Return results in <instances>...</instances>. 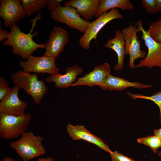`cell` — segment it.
<instances>
[{
  "mask_svg": "<svg viewBox=\"0 0 161 161\" xmlns=\"http://www.w3.org/2000/svg\"><path fill=\"white\" fill-rule=\"evenodd\" d=\"M41 17V15L38 13L37 17L32 20L31 29L27 34L21 31L17 24L12 26L10 27V36L2 41L3 44L5 46H12L13 53L20 55L24 59H27L35 51L38 50V48L46 49L45 44H37L33 40V37L37 35L38 31L32 34L37 21Z\"/></svg>",
  "mask_w": 161,
  "mask_h": 161,
  "instance_id": "cell-1",
  "label": "cell"
},
{
  "mask_svg": "<svg viewBox=\"0 0 161 161\" xmlns=\"http://www.w3.org/2000/svg\"><path fill=\"white\" fill-rule=\"evenodd\" d=\"M44 139L43 137L36 136L31 131H26L19 139L11 141L10 146L23 161H29L45 154L42 144Z\"/></svg>",
  "mask_w": 161,
  "mask_h": 161,
  "instance_id": "cell-2",
  "label": "cell"
},
{
  "mask_svg": "<svg viewBox=\"0 0 161 161\" xmlns=\"http://www.w3.org/2000/svg\"><path fill=\"white\" fill-rule=\"evenodd\" d=\"M11 77L15 86L24 89L33 98L34 102L39 104L48 89L42 80H39L37 74H31L19 70L13 73Z\"/></svg>",
  "mask_w": 161,
  "mask_h": 161,
  "instance_id": "cell-3",
  "label": "cell"
},
{
  "mask_svg": "<svg viewBox=\"0 0 161 161\" xmlns=\"http://www.w3.org/2000/svg\"><path fill=\"white\" fill-rule=\"evenodd\" d=\"M31 119L30 113L20 116L0 114V137L5 140L18 138L28 129Z\"/></svg>",
  "mask_w": 161,
  "mask_h": 161,
  "instance_id": "cell-4",
  "label": "cell"
},
{
  "mask_svg": "<svg viewBox=\"0 0 161 161\" xmlns=\"http://www.w3.org/2000/svg\"><path fill=\"white\" fill-rule=\"evenodd\" d=\"M50 13L51 18L53 20L65 24L68 27L83 34L91 23L81 18L76 9L71 6H60Z\"/></svg>",
  "mask_w": 161,
  "mask_h": 161,
  "instance_id": "cell-5",
  "label": "cell"
},
{
  "mask_svg": "<svg viewBox=\"0 0 161 161\" xmlns=\"http://www.w3.org/2000/svg\"><path fill=\"white\" fill-rule=\"evenodd\" d=\"M123 16L117 8L103 13L89 24L85 32L80 38V45L84 49L90 48V44L93 39L96 40L97 35L102 28L110 21L117 19H121Z\"/></svg>",
  "mask_w": 161,
  "mask_h": 161,
  "instance_id": "cell-6",
  "label": "cell"
},
{
  "mask_svg": "<svg viewBox=\"0 0 161 161\" xmlns=\"http://www.w3.org/2000/svg\"><path fill=\"white\" fill-rule=\"evenodd\" d=\"M142 32L141 38L147 48L148 53L145 58L141 60L135 68L146 67L151 68L154 66L161 68V43L155 41L144 29L142 21L138 20L135 24Z\"/></svg>",
  "mask_w": 161,
  "mask_h": 161,
  "instance_id": "cell-7",
  "label": "cell"
},
{
  "mask_svg": "<svg viewBox=\"0 0 161 161\" xmlns=\"http://www.w3.org/2000/svg\"><path fill=\"white\" fill-rule=\"evenodd\" d=\"M140 31L136 25H131L124 27L122 32L125 42V53L129 55V66L131 69L135 68V60L143 59L146 56L145 52L141 49L140 41L137 35Z\"/></svg>",
  "mask_w": 161,
  "mask_h": 161,
  "instance_id": "cell-8",
  "label": "cell"
},
{
  "mask_svg": "<svg viewBox=\"0 0 161 161\" xmlns=\"http://www.w3.org/2000/svg\"><path fill=\"white\" fill-rule=\"evenodd\" d=\"M19 64L24 71L29 73H47L53 75L60 71L56 66L55 59L44 55L41 57L31 55L26 61H20Z\"/></svg>",
  "mask_w": 161,
  "mask_h": 161,
  "instance_id": "cell-9",
  "label": "cell"
},
{
  "mask_svg": "<svg viewBox=\"0 0 161 161\" xmlns=\"http://www.w3.org/2000/svg\"><path fill=\"white\" fill-rule=\"evenodd\" d=\"M0 17L4 20L7 27L17 24L26 15L21 0H1Z\"/></svg>",
  "mask_w": 161,
  "mask_h": 161,
  "instance_id": "cell-10",
  "label": "cell"
},
{
  "mask_svg": "<svg viewBox=\"0 0 161 161\" xmlns=\"http://www.w3.org/2000/svg\"><path fill=\"white\" fill-rule=\"evenodd\" d=\"M20 88L16 86L12 88L6 96L0 102V114L20 116L25 114L27 103L18 96Z\"/></svg>",
  "mask_w": 161,
  "mask_h": 161,
  "instance_id": "cell-11",
  "label": "cell"
},
{
  "mask_svg": "<svg viewBox=\"0 0 161 161\" xmlns=\"http://www.w3.org/2000/svg\"><path fill=\"white\" fill-rule=\"evenodd\" d=\"M68 41V35L65 30L60 27H54L45 44L46 50L44 55L55 59L63 51Z\"/></svg>",
  "mask_w": 161,
  "mask_h": 161,
  "instance_id": "cell-12",
  "label": "cell"
},
{
  "mask_svg": "<svg viewBox=\"0 0 161 161\" xmlns=\"http://www.w3.org/2000/svg\"><path fill=\"white\" fill-rule=\"evenodd\" d=\"M66 131L70 137L73 140H83L95 145L109 153L112 151L103 140L91 133L83 125H74L69 123L66 126Z\"/></svg>",
  "mask_w": 161,
  "mask_h": 161,
  "instance_id": "cell-13",
  "label": "cell"
},
{
  "mask_svg": "<svg viewBox=\"0 0 161 161\" xmlns=\"http://www.w3.org/2000/svg\"><path fill=\"white\" fill-rule=\"evenodd\" d=\"M111 73L110 66L107 63L95 66L91 72L77 78V80L71 86L74 87L80 85H87L90 87L95 85L99 86Z\"/></svg>",
  "mask_w": 161,
  "mask_h": 161,
  "instance_id": "cell-14",
  "label": "cell"
},
{
  "mask_svg": "<svg viewBox=\"0 0 161 161\" xmlns=\"http://www.w3.org/2000/svg\"><path fill=\"white\" fill-rule=\"evenodd\" d=\"M103 90L122 91L127 88L145 89L152 86L151 84H145L137 82H130L120 77L108 75L99 86Z\"/></svg>",
  "mask_w": 161,
  "mask_h": 161,
  "instance_id": "cell-15",
  "label": "cell"
},
{
  "mask_svg": "<svg viewBox=\"0 0 161 161\" xmlns=\"http://www.w3.org/2000/svg\"><path fill=\"white\" fill-rule=\"evenodd\" d=\"M65 71L63 75L59 73L49 76L46 79V81L48 83H55L56 88L65 89L71 86L76 81L77 76L83 72V69L76 65L66 68Z\"/></svg>",
  "mask_w": 161,
  "mask_h": 161,
  "instance_id": "cell-16",
  "label": "cell"
},
{
  "mask_svg": "<svg viewBox=\"0 0 161 161\" xmlns=\"http://www.w3.org/2000/svg\"><path fill=\"white\" fill-rule=\"evenodd\" d=\"M100 0H70L65 2L64 6L75 8L78 14L87 21L95 16Z\"/></svg>",
  "mask_w": 161,
  "mask_h": 161,
  "instance_id": "cell-17",
  "label": "cell"
},
{
  "mask_svg": "<svg viewBox=\"0 0 161 161\" xmlns=\"http://www.w3.org/2000/svg\"><path fill=\"white\" fill-rule=\"evenodd\" d=\"M125 42L122 32L116 30L114 37L108 40L104 46L114 51L117 56V63L114 66L115 71H120L122 69L124 65L125 56Z\"/></svg>",
  "mask_w": 161,
  "mask_h": 161,
  "instance_id": "cell-18",
  "label": "cell"
},
{
  "mask_svg": "<svg viewBox=\"0 0 161 161\" xmlns=\"http://www.w3.org/2000/svg\"><path fill=\"white\" fill-rule=\"evenodd\" d=\"M119 8L123 11L133 10L134 6L129 0H100L95 16L97 18L110 9Z\"/></svg>",
  "mask_w": 161,
  "mask_h": 161,
  "instance_id": "cell-19",
  "label": "cell"
},
{
  "mask_svg": "<svg viewBox=\"0 0 161 161\" xmlns=\"http://www.w3.org/2000/svg\"><path fill=\"white\" fill-rule=\"evenodd\" d=\"M26 15L30 16L47 6V0H21Z\"/></svg>",
  "mask_w": 161,
  "mask_h": 161,
  "instance_id": "cell-20",
  "label": "cell"
},
{
  "mask_svg": "<svg viewBox=\"0 0 161 161\" xmlns=\"http://www.w3.org/2000/svg\"><path fill=\"white\" fill-rule=\"evenodd\" d=\"M137 141L139 143L149 146L154 153H156L158 148L161 147V139L156 135L138 138Z\"/></svg>",
  "mask_w": 161,
  "mask_h": 161,
  "instance_id": "cell-21",
  "label": "cell"
},
{
  "mask_svg": "<svg viewBox=\"0 0 161 161\" xmlns=\"http://www.w3.org/2000/svg\"><path fill=\"white\" fill-rule=\"evenodd\" d=\"M127 94L131 99H143L153 101L159 107L160 110L159 120L161 124V90L151 96H145L139 94H134L127 92Z\"/></svg>",
  "mask_w": 161,
  "mask_h": 161,
  "instance_id": "cell-22",
  "label": "cell"
},
{
  "mask_svg": "<svg viewBox=\"0 0 161 161\" xmlns=\"http://www.w3.org/2000/svg\"><path fill=\"white\" fill-rule=\"evenodd\" d=\"M150 36L156 42L161 43V18L151 23L148 30Z\"/></svg>",
  "mask_w": 161,
  "mask_h": 161,
  "instance_id": "cell-23",
  "label": "cell"
},
{
  "mask_svg": "<svg viewBox=\"0 0 161 161\" xmlns=\"http://www.w3.org/2000/svg\"><path fill=\"white\" fill-rule=\"evenodd\" d=\"M142 6L146 12L150 13H155L158 12L155 0H142Z\"/></svg>",
  "mask_w": 161,
  "mask_h": 161,
  "instance_id": "cell-24",
  "label": "cell"
},
{
  "mask_svg": "<svg viewBox=\"0 0 161 161\" xmlns=\"http://www.w3.org/2000/svg\"><path fill=\"white\" fill-rule=\"evenodd\" d=\"M5 78L0 77V100H2L7 95L11 89Z\"/></svg>",
  "mask_w": 161,
  "mask_h": 161,
  "instance_id": "cell-25",
  "label": "cell"
},
{
  "mask_svg": "<svg viewBox=\"0 0 161 161\" xmlns=\"http://www.w3.org/2000/svg\"><path fill=\"white\" fill-rule=\"evenodd\" d=\"M109 154L112 161H137L117 151H112Z\"/></svg>",
  "mask_w": 161,
  "mask_h": 161,
  "instance_id": "cell-26",
  "label": "cell"
},
{
  "mask_svg": "<svg viewBox=\"0 0 161 161\" xmlns=\"http://www.w3.org/2000/svg\"><path fill=\"white\" fill-rule=\"evenodd\" d=\"M63 0H47V9L50 12L55 10L57 7L61 6Z\"/></svg>",
  "mask_w": 161,
  "mask_h": 161,
  "instance_id": "cell-27",
  "label": "cell"
},
{
  "mask_svg": "<svg viewBox=\"0 0 161 161\" xmlns=\"http://www.w3.org/2000/svg\"><path fill=\"white\" fill-rule=\"evenodd\" d=\"M2 21H0V41H3L6 39H8L10 35V32L3 30L1 27V24Z\"/></svg>",
  "mask_w": 161,
  "mask_h": 161,
  "instance_id": "cell-28",
  "label": "cell"
},
{
  "mask_svg": "<svg viewBox=\"0 0 161 161\" xmlns=\"http://www.w3.org/2000/svg\"><path fill=\"white\" fill-rule=\"evenodd\" d=\"M36 161H56L52 157H48L46 158L39 157Z\"/></svg>",
  "mask_w": 161,
  "mask_h": 161,
  "instance_id": "cell-29",
  "label": "cell"
},
{
  "mask_svg": "<svg viewBox=\"0 0 161 161\" xmlns=\"http://www.w3.org/2000/svg\"><path fill=\"white\" fill-rule=\"evenodd\" d=\"M157 10L161 11V0H155Z\"/></svg>",
  "mask_w": 161,
  "mask_h": 161,
  "instance_id": "cell-30",
  "label": "cell"
},
{
  "mask_svg": "<svg viewBox=\"0 0 161 161\" xmlns=\"http://www.w3.org/2000/svg\"><path fill=\"white\" fill-rule=\"evenodd\" d=\"M154 134L161 139V128L154 130Z\"/></svg>",
  "mask_w": 161,
  "mask_h": 161,
  "instance_id": "cell-31",
  "label": "cell"
},
{
  "mask_svg": "<svg viewBox=\"0 0 161 161\" xmlns=\"http://www.w3.org/2000/svg\"><path fill=\"white\" fill-rule=\"evenodd\" d=\"M2 161H16L14 159L9 157H4Z\"/></svg>",
  "mask_w": 161,
  "mask_h": 161,
  "instance_id": "cell-32",
  "label": "cell"
},
{
  "mask_svg": "<svg viewBox=\"0 0 161 161\" xmlns=\"http://www.w3.org/2000/svg\"><path fill=\"white\" fill-rule=\"evenodd\" d=\"M158 156L161 157V151H159L158 153Z\"/></svg>",
  "mask_w": 161,
  "mask_h": 161,
  "instance_id": "cell-33",
  "label": "cell"
}]
</instances>
